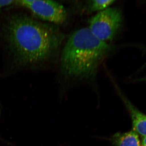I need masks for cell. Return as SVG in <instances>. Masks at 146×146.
Returning <instances> with one entry per match:
<instances>
[{
	"label": "cell",
	"instance_id": "cell-11",
	"mask_svg": "<svg viewBox=\"0 0 146 146\" xmlns=\"http://www.w3.org/2000/svg\"><path fill=\"white\" fill-rule=\"evenodd\" d=\"M146 68V61L145 62V63H144V64L143 65V66L141 67V69H140V70H139L141 71L142 70H144V69H145V68Z\"/></svg>",
	"mask_w": 146,
	"mask_h": 146
},
{
	"label": "cell",
	"instance_id": "cell-5",
	"mask_svg": "<svg viewBox=\"0 0 146 146\" xmlns=\"http://www.w3.org/2000/svg\"><path fill=\"white\" fill-rule=\"evenodd\" d=\"M118 94L130 115L132 121V130L138 135L146 136V115L135 107L116 86Z\"/></svg>",
	"mask_w": 146,
	"mask_h": 146
},
{
	"label": "cell",
	"instance_id": "cell-6",
	"mask_svg": "<svg viewBox=\"0 0 146 146\" xmlns=\"http://www.w3.org/2000/svg\"><path fill=\"white\" fill-rule=\"evenodd\" d=\"M113 146H141L139 135L134 130L117 132L108 139Z\"/></svg>",
	"mask_w": 146,
	"mask_h": 146
},
{
	"label": "cell",
	"instance_id": "cell-1",
	"mask_svg": "<svg viewBox=\"0 0 146 146\" xmlns=\"http://www.w3.org/2000/svg\"><path fill=\"white\" fill-rule=\"evenodd\" d=\"M64 35L54 24L20 11L0 13V46L6 61L4 75L35 71L55 57Z\"/></svg>",
	"mask_w": 146,
	"mask_h": 146
},
{
	"label": "cell",
	"instance_id": "cell-4",
	"mask_svg": "<svg viewBox=\"0 0 146 146\" xmlns=\"http://www.w3.org/2000/svg\"><path fill=\"white\" fill-rule=\"evenodd\" d=\"M122 22V13L120 9L109 7L91 18L89 29L96 38L107 43L115 38Z\"/></svg>",
	"mask_w": 146,
	"mask_h": 146
},
{
	"label": "cell",
	"instance_id": "cell-10",
	"mask_svg": "<svg viewBox=\"0 0 146 146\" xmlns=\"http://www.w3.org/2000/svg\"><path fill=\"white\" fill-rule=\"evenodd\" d=\"M141 143V146H146V136H142Z\"/></svg>",
	"mask_w": 146,
	"mask_h": 146
},
{
	"label": "cell",
	"instance_id": "cell-7",
	"mask_svg": "<svg viewBox=\"0 0 146 146\" xmlns=\"http://www.w3.org/2000/svg\"><path fill=\"white\" fill-rule=\"evenodd\" d=\"M115 1L113 0H94L87 1L88 11L90 12L102 11L110 7Z\"/></svg>",
	"mask_w": 146,
	"mask_h": 146
},
{
	"label": "cell",
	"instance_id": "cell-9",
	"mask_svg": "<svg viewBox=\"0 0 146 146\" xmlns=\"http://www.w3.org/2000/svg\"><path fill=\"white\" fill-rule=\"evenodd\" d=\"M135 81L136 82H145L146 83V76L137 79L135 80Z\"/></svg>",
	"mask_w": 146,
	"mask_h": 146
},
{
	"label": "cell",
	"instance_id": "cell-2",
	"mask_svg": "<svg viewBox=\"0 0 146 146\" xmlns=\"http://www.w3.org/2000/svg\"><path fill=\"white\" fill-rule=\"evenodd\" d=\"M112 49L110 45L94 36L89 28L78 30L70 36L61 52V72L69 81L93 79Z\"/></svg>",
	"mask_w": 146,
	"mask_h": 146
},
{
	"label": "cell",
	"instance_id": "cell-8",
	"mask_svg": "<svg viewBox=\"0 0 146 146\" xmlns=\"http://www.w3.org/2000/svg\"><path fill=\"white\" fill-rule=\"evenodd\" d=\"M14 1H0V13L7 7H12Z\"/></svg>",
	"mask_w": 146,
	"mask_h": 146
},
{
	"label": "cell",
	"instance_id": "cell-3",
	"mask_svg": "<svg viewBox=\"0 0 146 146\" xmlns=\"http://www.w3.org/2000/svg\"><path fill=\"white\" fill-rule=\"evenodd\" d=\"M13 7L25 9L37 20L50 24L63 25L68 19L65 7L54 1L17 0L14 1Z\"/></svg>",
	"mask_w": 146,
	"mask_h": 146
}]
</instances>
